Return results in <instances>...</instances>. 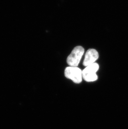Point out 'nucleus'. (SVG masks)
<instances>
[{
  "instance_id": "1",
  "label": "nucleus",
  "mask_w": 128,
  "mask_h": 129,
  "mask_svg": "<svg viewBox=\"0 0 128 129\" xmlns=\"http://www.w3.org/2000/svg\"><path fill=\"white\" fill-rule=\"evenodd\" d=\"M85 52V49L82 46H76L68 56L67 62L70 67H77L80 63L81 58Z\"/></svg>"
},
{
  "instance_id": "2",
  "label": "nucleus",
  "mask_w": 128,
  "mask_h": 129,
  "mask_svg": "<svg viewBox=\"0 0 128 129\" xmlns=\"http://www.w3.org/2000/svg\"><path fill=\"white\" fill-rule=\"evenodd\" d=\"M99 69L98 63H94L86 67L82 71V78L87 82H93L98 79L96 72Z\"/></svg>"
},
{
  "instance_id": "3",
  "label": "nucleus",
  "mask_w": 128,
  "mask_h": 129,
  "mask_svg": "<svg viewBox=\"0 0 128 129\" xmlns=\"http://www.w3.org/2000/svg\"><path fill=\"white\" fill-rule=\"evenodd\" d=\"M82 71L77 67H69L65 70V75L74 83L79 84L82 82Z\"/></svg>"
},
{
  "instance_id": "4",
  "label": "nucleus",
  "mask_w": 128,
  "mask_h": 129,
  "mask_svg": "<svg viewBox=\"0 0 128 129\" xmlns=\"http://www.w3.org/2000/svg\"><path fill=\"white\" fill-rule=\"evenodd\" d=\"M99 54L97 50L94 49H89L85 55V57L84 60L83 65L85 67L92 64L94 63L95 61L99 58Z\"/></svg>"
}]
</instances>
